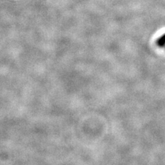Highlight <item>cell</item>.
<instances>
[{
	"label": "cell",
	"mask_w": 165,
	"mask_h": 165,
	"mask_svg": "<svg viewBox=\"0 0 165 165\" xmlns=\"http://www.w3.org/2000/svg\"><path fill=\"white\" fill-rule=\"evenodd\" d=\"M158 44L160 47L165 49V35H162L160 38H159L158 41Z\"/></svg>",
	"instance_id": "1"
}]
</instances>
